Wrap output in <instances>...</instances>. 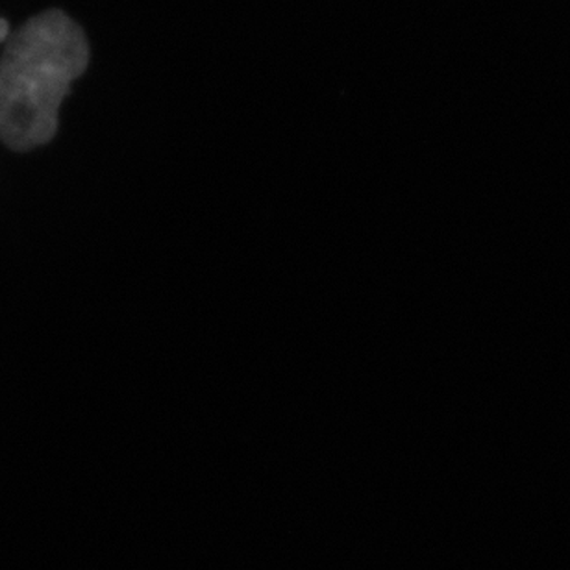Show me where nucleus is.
Returning a JSON list of instances; mask_svg holds the SVG:
<instances>
[{"label":"nucleus","mask_w":570,"mask_h":570,"mask_svg":"<svg viewBox=\"0 0 570 570\" xmlns=\"http://www.w3.org/2000/svg\"><path fill=\"white\" fill-rule=\"evenodd\" d=\"M88 63V39L63 11L17 28L0 58V141L24 153L55 138L61 102Z\"/></svg>","instance_id":"nucleus-1"},{"label":"nucleus","mask_w":570,"mask_h":570,"mask_svg":"<svg viewBox=\"0 0 570 570\" xmlns=\"http://www.w3.org/2000/svg\"><path fill=\"white\" fill-rule=\"evenodd\" d=\"M8 33H10V27H8V21L0 17V41H4V39H8Z\"/></svg>","instance_id":"nucleus-2"}]
</instances>
